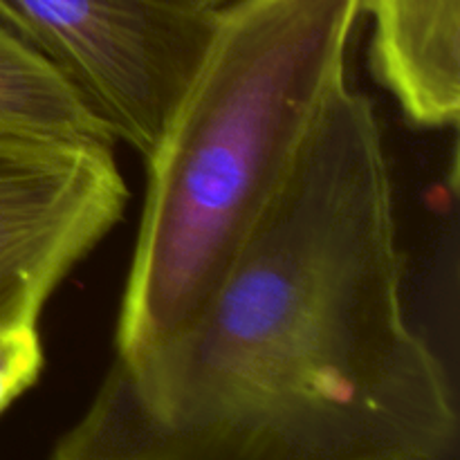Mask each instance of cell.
<instances>
[{"instance_id": "cell-2", "label": "cell", "mask_w": 460, "mask_h": 460, "mask_svg": "<svg viewBox=\"0 0 460 460\" xmlns=\"http://www.w3.org/2000/svg\"><path fill=\"white\" fill-rule=\"evenodd\" d=\"M367 0H232L155 146L115 355L182 326L270 205L332 94Z\"/></svg>"}, {"instance_id": "cell-3", "label": "cell", "mask_w": 460, "mask_h": 460, "mask_svg": "<svg viewBox=\"0 0 460 460\" xmlns=\"http://www.w3.org/2000/svg\"><path fill=\"white\" fill-rule=\"evenodd\" d=\"M0 18L117 142L146 157L205 52L216 9L202 0H0Z\"/></svg>"}, {"instance_id": "cell-5", "label": "cell", "mask_w": 460, "mask_h": 460, "mask_svg": "<svg viewBox=\"0 0 460 460\" xmlns=\"http://www.w3.org/2000/svg\"><path fill=\"white\" fill-rule=\"evenodd\" d=\"M373 72L409 124H458L460 0H368Z\"/></svg>"}, {"instance_id": "cell-6", "label": "cell", "mask_w": 460, "mask_h": 460, "mask_svg": "<svg viewBox=\"0 0 460 460\" xmlns=\"http://www.w3.org/2000/svg\"><path fill=\"white\" fill-rule=\"evenodd\" d=\"M0 144L115 146L79 90L0 18Z\"/></svg>"}, {"instance_id": "cell-4", "label": "cell", "mask_w": 460, "mask_h": 460, "mask_svg": "<svg viewBox=\"0 0 460 460\" xmlns=\"http://www.w3.org/2000/svg\"><path fill=\"white\" fill-rule=\"evenodd\" d=\"M115 146L0 144V328L31 323L63 279L124 218Z\"/></svg>"}, {"instance_id": "cell-7", "label": "cell", "mask_w": 460, "mask_h": 460, "mask_svg": "<svg viewBox=\"0 0 460 460\" xmlns=\"http://www.w3.org/2000/svg\"><path fill=\"white\" fill-rule=\"evenodd\" d=\"M43 367V344L36 326L0 328V413L36 385Z\"/></svg>"}, {"instance_id": "cell-8", "label": "cell", "mask_w": 460, "mask_h": 460, "mask_svg": "<svg viewBox=\"0 0 460 460\" xmlns=\"http://www.w3.org/2000/svg\"><path fill=\"white\" fill-rule=\"evenodd\" d=\"M202 3H205L209 9H218V7H223V4L232 3V0H202Z\"/></svg>"}, {"instance_id": "cell-1", "label": "cell", "mask_w": 460, "mask_h": 460, "mask_svg": "<svg viewBox=\"0 0 460 460\" xmlns=\"http://www.w3.org/2000/svg\"><path fill=\"white\" fill-rule=\"evenodd\" d=\"M402 286L380 117L346 84L209 295L115 355L49 460H443L454 385Z\"/></svg>"}]
</instances>
